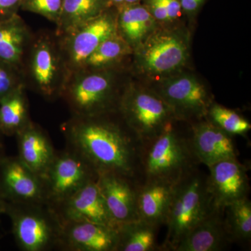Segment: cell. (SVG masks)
<instances>
[{"label":"cell","instance_id":"1","mask_svg":"<svg viewBox=\"0 0 251 251\" xmlns=\"http://www.w3.org/2000/svg\"><path fill=\"white\" fill-rule=\"evenodd\" d=\"M66 146L93 167L97 174H115L142 183L143 143L120 112L71 116L62 124Z\"/></svg>","mask_w":251,"mask_h":251},{"label":"cell","instance_id":"2","mask_svg":"<svg viewBox=\"0 0 251 251\" xmlns=\"http://www.w3.org/2000/svg\"><path fill=\"white\" fill-rule=\"evenodd\" d=\"M181 123L175 120L154 139L143 144L142 183L161 181L176 184L201 165L191 141L190 124L181 127Z\"/></svg>","mask_w":251,"mask_h":251},{"label":"cell","instance_id":"3","mask_svg":"<svg viewBox=\"0 0 251 251\" xmlns=\"http://www.w3.org/2000/svg\"><path fill=\"white\" fill-rule=\"evenodd\" d=\"M190 59V29L182 23L160 26L133 52L130 73L152 83L186 70Z\"/></svg>","mask_w":251,"mask_h":251},{"label":"cell","instance_id":"4","mask_svg":"<svg viewBox=\"0 0 251 251\" xmlns=\"http://www.w3.org/2000/svg\"><path fill=\"white\" fill-rule=\"evenodd\" d=\"M129 67L71 74L60 99L71 116L93 117L118 111L130 77Z\"/></svg>","mask_w":251,"mask_h":251},{"label":"cell","instance_id":"5","mask_svg":"<svg viewBox=\"0 0 251 251\" xmlns=\"http://www.w3.org/2000/svg\"><path fill=\"white\" fill-rule=\"evenodd\" d=\"M25 87L48 101L60 99L69 72L54 31L34 34L22 68Z\"/></svg>","mask_w":251,"mask_h":251},{"label":"cell","instance_id":"6","mask_svg":"<svg viewBox=\"0 0 251 251\" xmlns=\"http://www.w3.org/2000/svg\"><path fill=\"white\" fill-rule=\"evenodd\" d=\"M205 173L199 168L175 185L167 215L163 251H174L179 243L214 209L207 189Z\"/></svg>","mask_w":251,"mask_h":251},{"label":"cell","instance_id":"7","mask_svg":"<svg viewBox=\"0 0 251 251\" xmlns=\"http://www.w3.org/2000/svg\"><path fill=\"white\" fill-rule=\"evenodd\" d=\"M4 214L11 219L15 241L21 251H59L62 224L50 206L6 202Z\"/></svg>","mask_w":251,"mask_h":251},{"label":"cell","instance_id":"8","mask_svg":"<svg viewBox=\"0 0 251 251\" xmlns=\"http://www.w3.org/2000/svg\"><path fill=\"white\" fill-rule=\"evenodd\" d=\"M118 112L143 144L154 139L177 120L163 99L147 84L130 78Z\"/></svg>","mask_w":251,"mask_h":251},{"label":"cell","instance_id":"9","mask_svg":"<svg viewBox=\"0 0 251 251\" xmlns=\"http://www.w3.org/2000/svg\"><path fill=\"white\" fill-rule=\"evenodd\" d=\"M147 85L168 104L176 120L188 124L205 119L214 101L209 87L187 70Z\"/></svg>","mask_w":251,"mask_h":251},{"label":"cell","instance_id":"10","mask_svg":"<svg viewBox=\"0 0 251 251\" xmlns=\"http://www.w3.org/2000/svg\"><path fill=\"white\" fill-rule=\"evenodd\" d=\"M99 175L80 153L66 146L56 151L42 180L44 200L52 209L92 181Z\"/></svg>","mask_w":251,"mask_h":251},{"label":"cell","instance_id":"11","mask_svg":"<svg viewBox=\"0 0 251 251\" xmlns=\"http://www.w3.org/2000/svg\"><path fill=\"white\" fill-rule=\"evenodd\" d=\"M117 34V9L109 7L99 16L62 36H57L69 76L78 72L86 59L105 39Z\"/></svg>","mask_w":251,"mask_h":251},{"label":"cell","instance_id":"12","mask_svg":"<svg viewBox=\"0 0 251 251\" xmlns=\"http://www.w3.org/2000/svg\"><path fill=\"white\" fill-rule=\"evenodd\" d=\"M208 169L206 184L214 207L224 209L231 203L249 198V169L238 158L220 161Z\"/></svg>","mask_w":251,"mask_h":251},{"label":"cell","instance_id":"13","mask_svg":"<svg viewBox=\"0 0 251 251\" xmlns=\"http://www.w3.org/2000/svg\"><path fill=\"white\" fill-rule=\"evenodd\" d=\"M0 191L6 202L46 204L42 180L18 156L0 158Z\"/></svg>","mask_w":251,"mask_h":251},{"label":"cell","instance_id":"14","mask_svg":"<svg viewBox=\"0 0 251 251\" xmlns=\"http://www.w3.org/2000/svg\"><path fill=\"white\" fill-rule=\"evenodd\" d=\"M97 181L85 185L52 209L62 224L90 222L118 228L109 212Z\"/></svg>","mask_w":251,"mask_h":251},{"label":"cell","instance_id":"15","mask_svg":"<svg viewBox=\"0 0 251 251\" xmlns=\"http://www.w3.org/2000/svg\"><path fill=\"white\" fill-rule=\"evenodd\" d=\"M97 183L109 212L118 227L140 219L137 203L140 184L115 174L99 175Z\"/></svg>","mask_w":251,"mask_h":251},{"label":"cell","instance_id":"16","mask_svg":"<svg viewBox=\"0 0 251 251\" xmlns=\"http://www.w3.org/2000/svg\"><path fill=\"white\" fill-rule=\"evenodd\" d=\"M190 126L193 149L201 164L208 168L220 161L238 158L239 152L233 135L206 119L190 124Z\"/></svg>","mask_w":251,"mask_h":251},{"label":"cell","instance_id":"17","mask_svg":"<svg viewBox=\"0 0 251 251\" xmlns=\"http://www.w3.org/2000/svg\"><path fill=\"white\" fill-rule=\"evenodd\" d=\"M117 229L90 222L62 224L59 251H116Z\"/></svg>","mask_w":251,"mask_h":251},{"label":"cell","instance_id":"18","mask_svg":"<svg viewBox=\"0 0 251 251\" xmlns=\"http://www.w3.org/2000/svg\"><path fill=\"white\" fill-rule=\"evenodd\" d=\"M20 159L42 178L52 163L56 150L46 130L31 122L16 135Z\"/></svg>","mask_w":251,"mask_h":251},{"label":"cell","instance_id":"19","mask_svg":"<svg viewBox=\"0 0 251 251\" xmlns=\"http://www.w3.org/2000/svg\"><path fill=\"white\" fill-rule=\"evenodd\" d=\"M224 221V209L214 208L179 243L174 251H221L229 244Z\"/></svg>","mask_w":251,"mask_h":251},{"label":"cell","instance_id":"20","mask_svg":"<svg viewBox=\"0 0 251 251\" xmlns=\"http://www.w3.org/2000/svg\"><path fill=\"white\" fill-rule=\"evenodd\" d=\"M34 33L19 14L0 21V61L22 72Z\"/></svg>","mask_w":251,"mask_h":251},{"label":"cell","instance_id":"21","mask_svg":"<svg viewBox=\"0 0 251 251\" xmlns=\"http://www.w3.org/2000/svg\"><path fill=\"white\" fill-rule=\"evenodd\" d=\"M116 9L117 34L133 52L160 27L142 2Z\"/></svg>","mask_w":251,"mask_h":251},{"label":"cell","instance_id":"22","mask_svg":"<svg viewBox=\"0 0 251 251\" xmlns=\"http://www.w3.org/2000/svg\"><path fill=\"white\" fill-rule=\"evenodd\" d=\"M175 185L161 181L139 184L137 203L140 219L158 227L165 226Z\"/></svg>","mask_w":251,"mask_h":251},{"label":"cell","instance_id":"23","mask_svg":"<svg viewBox=\"0 0 251 251\" xmlns=\"http://www.w3.org/2000/svg\"><path fill=\"white\" fill-rule=\"evenodd\" d=\"M133 54V49L117 33L103 41L86 59L79 71H100L130 67Z\"/></svg>","mask_w":251,"mask_h":251},{"label":"cell","instance_id":"24","mask_svg":"<svg viewBox=\"0 0 251 251\" xmlns=\"http://www.w3.org/2000/svg\"><path fill=\"white\" fill-rule=\"evenodd\" d=\"M31 122L25 86L18 87L0 100V133L16 136Z\"/></svg>","mask_w":251,"mask_h":251},{"label":"cell","instance_id":"25","mask_svg":"<svg viewBox=\"0 0 251 251\" xmlns=\"http://www.w3.org/2000/svg\"><path fill=\"white\" fill-rule=\"evenodd\" d=\"M106 0H64L54 33L62 36L94 19L108 9Z\"/></svg>","mask_w":251,"mask_h":251},{"label":"cell","instance_id":"26","mask_svg":"<svg viewBox=\"0 0 251 251\" xmlns=\"http://www.w3.org/2000/svg\"><path fill=\"white\" fill-rule=\"evenodd\" d=\"M159 228L141 219L120 225L116 251H163L157 242Z\"/></svg>","mask_w":251,"mask_h":251},{"label":"cell","instance_id":"27","mask_svg":"<svg viewBox=\"0 0 251 251\" xmlns=\"http://www.w3.org/2000/svg\"><path fill=\"white\" fill-rule=\"evenodd\" d=\"M226 231L231 243L242 246L251 242V202L249 198L239 200L224 209Z\"/></svg>","mask_w":251,"mask_h":251},{"label":"cell","instance_id":"28","mask_svg":"<svg viewBox=\"0 0 251 251\" xmlns=\"http://www.w3.org/2000/svg\"><path fill=\"white\" fill-rule=\"evenodd\" d=\"M206 120L226 133L245 136L251 129L250 122L235 110L213 102L205 117Z\"/></svg>","mask_w":251,"mask_h":251},{"label":"cell","instance_id":"29","mask_svg":"<svg viewBox=\"0 0 251 251\" xmlns=\"http://www.w3.org/2000/svg\"><path fill=\"white\" fill-rule=\"evenodd\" d=\"M142 3L160 26L182 23L184 16L179 0H143Z\"/></svg>","mask_w":251,"mask_h":251},{"label":"cell","instance_id":"30","mask_svg":"<svg viewBox=\"0 0 251 251\" xmlns=\"http://www.w3.org/2000/svg\"><path fill=\"white\" fill-rule=\"evenodd\" d=\"M63 2L64 0H23L21 10L39 15L56 25Z\"/></svg>","mask_w":251,"mask_h":251},{"label":"cell","instance_id":"31","mask_svg":"<svg viewBox=\"0 0 251 251\" xmlns=\"http://www.w3.org/2000/svg\"><path fill=\"white\" fill-rule=\"evenodd\" d=\"M21 86H25L22 72L0 61V100Z\"/></svg>","mask_w":251,"mask_h":251},{"label":"cell","instance_id":"32","mask_svg":"<svg viewBox=\"0 0 251 251\" xmlns=\"http://www.w3.org/2000/svg\"><path fill=\"white\" fill-rule=\"evenodd\" d=\"M207 0H179L183 16L191 26L196 19L203 6Z\"/></svg>","mask_w":251,"mask_h":251},{"label":"cell","instance_id":"33","mask_svg":"<svg viewBox=\"0 0 251 251\" xmlns=\"http://www.w3.org/2000/svg\"><path fill=\"white\" fill-rule=\"evenodd\" d=\"M23 0H0V21L18 14Z\"/></svg>","mask_w":251,"mask_h":251},{"label":"cell","instance_id":"34","mask_svg":"<svg viewBox=\"0 0 251 251\" xmlns=\"http://www.w3.org/2000/svg\"><path fill=\"white\" fill-rule=\"evenodd\" d=\"M110 7L119 8L126 5L141 3L143 0H106Z\"/></svg>","mask_w":251,"mask_h":251},{"label":"cell","instance_id":"35","mask_svg":"<svg viewBox=\"0 0 251 251\" xmlns=\"http://www.w3.org/2000/svg\"><path fill=\"white\" fill-rule=\"evenodd\" d=\"M5 205H6V201H5L1 191H0V215L1 214H4Z\"/></svg>","mask_w":251,"mask_h":251},{"label":"cell","instance_id":"36","mask_svg":"<svg viewBox=\"0 0 251 251\" xmlns=\"http://www.w3.org/2000/svg\"><path fill=\"white\" fill-rule=\"evenodd\" d=\"M3 156H4V150H3L2 143H1V140L0 139V158Z\"/></svg>","mask_w":251,"mask_h":251}]
</instances>
